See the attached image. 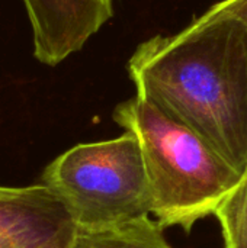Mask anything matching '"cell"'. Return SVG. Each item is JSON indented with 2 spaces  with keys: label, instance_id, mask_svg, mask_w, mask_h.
Instances as JSON below:
<instances>
[{
  "label": "cell",
  "instance_id": "obj_1",
  "mask_svg": "<svg viewBox=\"0 0 247 248\" xmlns=\"http://www.w3.org/2000/svg\"><path fill=\"white\" fill-rule=\"evenodd\" d=\"M137 96L247 169V26L207 10L173 35L141 42L128 60Z\"/></svg>",
  "mask_w": 247,
  "mask_h": 248
},
{
  "label": "cell",
  "instance_id": "obj_2",
  "mask_svg": "<svg viewBox=\"0 0 247 248\" xmlns=\"http://www.w3.org/2000/svg\"><path fill=\"white\" fill-rule=\"evenodd\" d=\"M112 118L140 144L151 215L163 228L191 231L215 214L242 177L198 134L137 94L116 105Z\"/></svg>",
  "mask_w": 247,
  "mask_h": 248
},
{
  "label": "cell",
  "instance_id": "obj_3",
  "mask_svg": "<svg viewBox=\"0 0 247 248\" xmlns=\"http://www.w3.org/2000/svg\"><path fill=\"white\" fill-rule=\"evenodd\" d=\"M42 183L80 231H99L151 215L140 144L125 131L60 154L45 167Z\"/></svg>",
  "mask_w": 247,
  "mask_h": 248
},
{
  "label": "cell",
  "instance_id": "obj_4",
  "mask_svg": "<svg viewBox=\"0 0 247 248\" xmlns=\"http://www.w3.org/2000/svg\"><path fill=\"white\" fill-rule=\"evenodd\" d=\"M33 42V57L55 67L79 52L114 16L115 0H22Z\"/></svg>",
  "mask_w": 247,
  "mask_h": 248
},
{
  "label": "cell",
  "instance_id": "obj_5",
  "mask_svg": "<svg viewBox=\"0 0 247 248\" xmlns=\"http://www.w3.org/2000/svg\"><path fill=\"white\" fill-rule=\"evenodd\" d=\"M74 232L66 206L44 183L0 186V248L68 246Z\"/></svg>",
  "mask_w": 247,
  "mask_h": 248
},
{
  "label": "cell",
  "instance_id": "obj_6",
  "mask_svg": "<svg viewBox=\"0 0 247 248\" xmlns=\"http://www.w3.org/2000/svg\"><path fill=\"white\" fill-rule=\"evenodd\" d=\"M68 248H175L150 215L99 231L76 230Z\"/></svg>",
  "mask_w": 247,
  "mask_h": 248
},
{
  "label": "cell",
  "instance_id": "obj_7",
  "mask_svg": "<svg viewBox=\"0 0 247 248\" xmlns=\"http://www.w3.org/2000/svg\"><path fill=\"white\" fill-rule=\"evenodd\" d=\"M214 217L220 224L226 248H247V169Z\"/></svg>",
  "mask_w": 247,
  "mask_h": 248
},
{
  "label": "cell",
  "instance_id": "obj_8",
  "mask_svg": "<svg viewBox=\"0 0 247 248\" xmlns=\"http://www.w3.org/2000/svg\"><path fill=\"white\" fill-rule=\"evenodd\" d=\"M211 13L237 17L247 26V0H221L208 9Z\"/></svg>",
  "mask_w": 247,
  "mask_h": 248
},
{
  "label": "cell",
  "instance_id": "obj_9",
  "mask_svg": "<svg viewBox=\"0 0 247 248\" xmlns=\"http://www.w3.org/2000/svg\"><path fill=\"white\" fill-rule=\"evenodd\" d=\"M70 246V244H68ZM68 246H61V247H54V248H68Z\"/></svg>",
  "mask_w": 247,
  "mask_h": 248
}]
</instances>
